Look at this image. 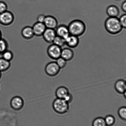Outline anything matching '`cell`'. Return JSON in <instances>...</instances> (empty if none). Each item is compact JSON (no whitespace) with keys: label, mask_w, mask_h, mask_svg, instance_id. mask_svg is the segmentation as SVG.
<instances>
[{"label":"cell","mask_w":126,"mask_h":126,"mask_svg":"<svg viewBox=\"0 0 126 126\" xmlns=\"http://www.w3.org/2000/svg\"><path fill=\"white\" fill-rule=\"evenodd\" d=\"M105 26L107 31L112 35L119 34L123 28L117 17H109L106 20Z\"/></svg>","instance_id":"cell-1"},{"label":"cell","mask_w":126,"mask_h":126,"mask_svg":"<svg viewBox=\"0 0 126 126\" xmlns=\"http://www.w3.org/2000/svg\"><path fill=\"white\" fill-rule=\"evenodd\" d=\"M68 27L70 35L78 37L83 35L86 29L85 23L79 19L72 21L69 24Z\"/></svg>","instance_id":"cell-2"},{"label":"cell","mask_w":126,"mask_h":126,"mask_svg":"<svg viewBox=\"0 0 126 126\" xmlns=\"http://www.w3.org/2000/svg\"><path fill=\"white\" fill-rule=\"evenodd\" d=\"M52 106L55 112L60 114L67 113L70 109L69 103L62 99L57 98L54 100Z\"/></svg>","instance_id":"cell-3"},{"label":"cell","mask_w":126,"mask_h":126,"mask_svg":"<svg viewBox=\"0 0 126 126\" xmlns=\"http://www.w3.org/2000/svg\"><path fill=\"white\" fill-rule=\"evenodd\" d=\"M14 14L7 10L0 13V24L5 26H8L13 24L15 21Z\"/></svg>","instance_id":"cell-4"},{"label":"cell","mask_w":126,"mask_h":126,"mask_svg":"<svg viewBox=\"0 0 126 126\" xmlns=\"http://www.w3.org/2000/svg\"><path fill=\"white\" fill-rule=\"evenodd\" d=\"M60 69L56 62L52 61L47 64L45 67V71L48 76L54 77L58 74Z\"/></svg>","instance_id":"cell-5"},{"label":"cell","mask_w":126,"mask_h":126,"mask_svg":"<svg viewBox=\"0 0 126 126\" xmlns=\"http://www.w3.org/2000/svg\"><path fill=\"white\" fill-rule=\"evenodd\" d=\"M62 50L61 47L53 44L48 47L47 53L49 57L56 60L61 57Z\"/></svg>","instance_id":"cell-6"},{"label":"cell","mask_w":126,"mask_h":126,"mask_svg":"<svg viewBox=\"0 0 126 126\" xmlns=\"http://www.w3.org/2000/svg\"><path fill=\"white\" fill-rule=\"evenodd\" d=\"M12 109L16 111H19L23 108L24 105V101L22 97L15 96L12 99L10 103Z\"/></svg>","instance_id":"cell-7"},{"label":"cell","mask_w":126,"mask_h":126,"mask_svg":"<svg viewBox=\"0 0 126 126\" xmlns=\"http://www.w3.org/2000/svg\"><path fill=\"white\" fill-rule=\"evenodd\" d=\"M56 36L55 29L47 28L42 36L46 42L51 43H53Z\"/></svg>","instance_id":"cell-8"},{"label":"cell","mask_w":126,"mask_h":126,"mask_svg":"<svg viewBox=\"0 0 126 126\" xmlns=\"http://www.w3.org/2000/svg\"><path fill=\"white\" fill-rule=\"evenodd\" d=\"M47 28L55 29L58 26V21L54 16L48 15L46 16L44 22Z\"/></svg>","instance_id":"cell-9"},{"label":"cell","mask_w":126,"mask_h":126,"mask_svg":"<svg viewBox=\"0 0 126 126\" xmlns=\"http://www.w3.org/2000/svg\"><path fill=\"white\" fill-rule=\"evenodd\" d=\"M34 36H41L47 28L44 23L37 22L32 27Z\"/></svg>","instance_id":"cell-10"},{"label":"cell","mask_w":126,"mask_h":126,"mask_svg":"<svg viewBox=\"0 0 126 126\" xmlns=\"http://www.w3.org/2000/svg\"><path fill=\"white\" fill-rule=\"evenodd\" d=\"M55 30L57 36L61 37L65 39L70 35L68 27L64 25L58 26Z\"/></svg>","instance_id":"cell-11"},{"label":"cell","mask_w":126,"mask_h":126,"mask_svg":"<svg viewBox=\"0 0 126 126\" xmlns=\"http://www.w3.org/2000/svg\"><path fill=\"white\" fill-rule=\"evenodd\" d=\"M65 44L70 48H76L79 45V41L78 37L70 35L65 39Z\"/></svg>","instance_id":"cell-12"},{"label":"cell","mask_w":126,"mask_h":126,"mask_svg":"<svg viewBox=\"0 0 126 126\" xmlns=\"http://www.w3.org/2000/svg\"><path fill=\"white\" fill-rule=\"evenodd\" d=\"M21 34L22 37L26 39H31L33 38L34 35L32 27L27 26L22 30Z\"/></svg>","instance_id":"cell-13"},{"label":"cell","mask_w":126,"mask_h":126,"mask_svg":"<svg viewBox=\"0 0 126 126\" xmlns=\"http://www.w3.org/2000/svg\"><path fill=\"white\" fill-rule=\"evenodd\" d=\"M114 88L118 93L123 94L126 92V81L123 79L118 80L115 84Z\"/></svg>","instance_id":"cell-14"},{"label":"cell","mask_w":126,"mask_h":126,"mask_svg":"<svg viewBox=\"0 0 126 126\" xmlns=\"http://www.w3.org/2000/svg\"><path fill=\"white\" fill-rule=\"evenodd\" d=\"M70 93L68 89L65 86H60L55 91V95L57 98L65 99Z\"/></svg>","instance_id":"cell-15"},{"label":"cell","mask_w":126,"mask_h":126,"mask_svg":"<svg viewBox=\"0 0 126 126\" xmlns=\"http://www.w3.org/2000/svg\"><path fill=\"white\" fill-rule=\"evenodd\" d=\"M74 56V52L69 48H65L62 50L61 57L66 61L72 60Z\"/></svg>","instance_id":"cell-16"},{"label":"cell","mask_w":126,"mask_h":126,"mask_svg":"<svg viewBox=\"0 0 126 126\" xmlns=\"http://www.w3.org/2000/svg\"><path fill=\"white\" fill-rule=\"evenodd\" d=\"M106 12L107 14L110 17H117L119 14V9L114 5H111L109 6Z\"/></svg>","instance_id":"cell-17"},{"label":"cell","mask_w":126,"mask_h":126,"mask_svg":"<svg viewBox=\"0 0 126 126\" xmlns=\"http://www.w3.org/2000/svg\"><path fill=\"white\" fill-rule=\"evenodd\" d=\"M10 61H7L2 58H0V71L1 72L7 71L10 67Z\"/></svg>","instance_id":"cell-18"},{"label":"cell","mask_w":126,"mask_h":126,"mask_svg":"<svg viewBox=\"0 0 126 126\" xmlns=\"http://www.w3.org/2000/svg\"><path fill=\"white\" fill-rule=\"evenodd\" d=\"M92 126H107L104 118L99 117L95 118L92 122Z\"/></svg>","instance_id":"cell-19"},{"label":"cell","mask_w":126,"mask_h":126,"mask_svg":"<svg viewBox=\"0 0 126 126\" xmlns=\"http://www.w3.org/2000/svg\"><path fill=\"white\" fill-rule=\"evenodd\" d=\"M8 44L7 41L2 38L0 39V54L8 50Z\"/></svg>","instance_id":"cell-20"},{"label":"cell","mask_w":126,"mask_h":126,"mask_svg":"<svg viewBox=\"0 0 126 126\" xmlns=\"http://www.w3.org/2000/svg\"><path fill=\"white\" fill-rule=\"evenodd\" d=\"M53 43L55 45L61 48L63 46L65 45V39L61 37L56 36L54 39Z\"/></svg>","instance_id":"cell-21"},{"label":"cell","mask_w":126,"mask_h":126,"mask_svg":"<svg viewBox=\"0 0 126 126\" xmlns=\"http://www.w3.org/2000/svg\"><path fill=\"white\" fill-rule=\"evenodd\" d=\"M104 119L107 126H113L115 123V118L113 116L111 115L106 116Z\"/></svg>","instance_id":"cell-22"},{"label":"cell","mask_w":126,"mask_h":126,"mask_svg":"<svg viewBox=\"0 0 126 126\" xmlns=\"http://www.w3.org/2000/svg\"><path fill=\"white\" fill-rule=\"evenodd\" d=\"M2 58L7 61H10L13 58V54L11 51L7 50L2 53Z\"/></svg>","instance_id":"cell-23"},{"label":"cell","mask_w":126,"mask_h":126,"mask_svg":"<svg viewBox=\"0 0 126 126\" xmlns=\"http://www.w3.org/2000/svg\"><path fill=\"white\" fill-rule=\"evenodd\" d=\"M118 114L120 118L123 120H126V107H120L118 110Z\"/></svg>","instance_id":"cell-24"},{"label":"cell","mask_w":126,"mask_h":126,"mask_svg":"<svg viewBox=\"0 0 126 126\" xmlns=\"http://www.w3.org/2000/svg\"><path fill=\"white\" fill-rule=\"evenodd\" d=\"M56 60V62L60 69L64 68L66 66L67 61L61 57L57 59Z\"/></svg>","instance_id":"cell-25"},{"label":"cell","mask_w":126,"mask_h":126,"mask_svg":"<svg viewBox=\"0 0 126 126\" xmlns=\"http://www.w3.org/2000/svg\"><path fill=\"white\" fill-rule=\"evenodd\" d=\"M7 9L8 6L6 2L3 1H0V13L5 12Z\"/></svg>","instance_id":"cell-26"},{"label":"cell","mask_w":126,"mask_h":126,"mask_svg":"<svg viewBox=\"0 0 126 126\" xmlns=\"http://www.w3.org/2000/svg\"><path fill=\"white\" fill-rule=\"evenodd\" d=\"M119 19L121 25L123 28L126 29V15L123 14L121 16Z\"/></svg>","instance_id":"cell-27"},{"label":"cell","mask_w":126,"mask_h":126,"mask_svg":"<svg viewBox=\"0 0 126 126\" xmlns=\"http://www.w3.org/2000/svg\"><path fill=\"white\" fill-rule=\"evenodd\" d=\"M46 16L45 15L43 14L39 15L37 17V22L44 23Z\"/></svg>","instance_id":"cell-28"},{"label":"cell","mask_w":126,"mask_h":126,"mask_svg":"<svg viewBox=\"0 0 126 126\" xmlns=\"http://www.w3.org/2000/svg\"><path fill=\"white\" fill-rule=\"evenodd\" d=\"M64 100L65 101L68 102L69 103L71 102L73 100V96L70 93L69 94L65 97V98Z\"/></svg>","instance_id":"cell-29"},{"label":"cell","mask_w":126,"mask_h":126,"mask_svg":"<svg viewBox=\"0 0 126 126\" xmlns=\"http://www.w3.org/2000/svg\"><path fill=\"white\" fill-rule=\"evenodd\" d=\"M122 9L123 12H126V1H125L123 2L122 5Z\"/></svg>","instance_id":"cell-30"},{"label":"cell","mask_w":126,"mask_h":126,"mask_svg":"<svg viewBox=\"0 0 126 126\" xmlns=\"http://www.w3.org/2000/svg\"><path fill=\"white\" fill-rule=\"evenodd\" d=\"M2 32L1 30L0 29V39H2Z\"/></svg>","instance_id":"cell-31"},{"label":"cell","mask_w":126,"mask_h":126,"mask_svg":"<svg viewBox=\"0 0 126 126\" xmlns=\"http://www.w3.org/2000/svg\"><path fill=\"white\" fill-rule=\"evenodd\" d=\"M1 77H2V73H1V72L0 71V79L1 78Z\"/></svg>","instance_id":"cell-32"},{"label":"cell","mask_w":126,"mask_h":126,"mask_svg":"<svg viewBox=\"0 0 126 126\" xmlns=\"http://www.w3.org/2000/svg\"><path fill=\"white\" fill-rule=\"evenodd\" d=\"M117 0V1H119V0Z\"/></svg>","instance_id":"cell-33"}]
</instances>
